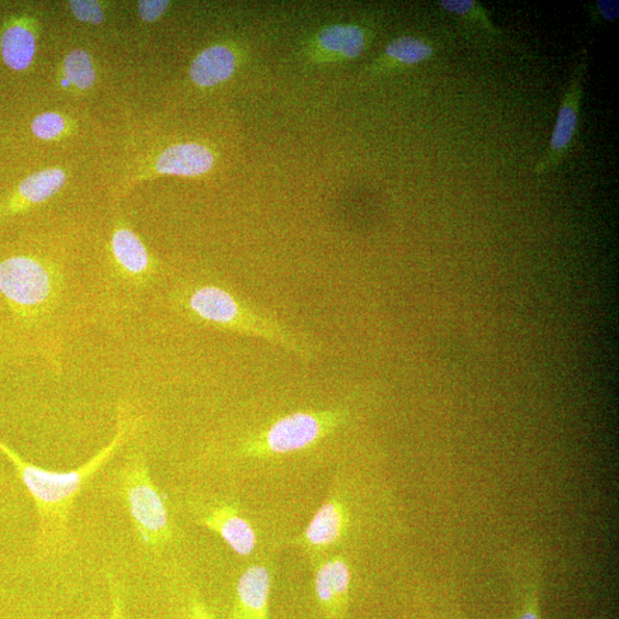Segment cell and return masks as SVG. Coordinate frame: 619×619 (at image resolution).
I'll use <instances>...</instances> for the list:
<instances>
[{"mask_svg":"<svg viewBox=\"0 0 619 619\" xmlns=\"http://www.w3.org/2000/svg\"><path fill=\"white\" fill-rule=\"evenodd\" d=\"M140 419L125 405L119 410L113 441L83 466L69 472L46 471L23 460L0 442L2 452L31 494L38 515L37 551L43 559H57L72 545L70 516L75 500L106 463L137 434Z\"/></svg>","mask_w":619,"mask_h":619,"instance_id":"6da1fadb","label":"cell"},{"mask_svg":"<svg viewBox=\"0 0 619 619\" xmlns=\"http://www.w3.org/2000/svg\"><path fill=\"white\" fill-rule=\"evenodd\" d=\"M110 487L131 518L140 548L151 554L167 549L173 539L170 514L142 450L127 454L110 475Z\"/></svg>","mask_w":619,"mask_h":619,"instance_id":"7a4b0ae2","label":"cell"},{"mask_svg":"<svg viewBox=\"0 0 619 619\" xmlns=\"http://www.w3.org/2000/svg\"><path fill=\"white\" fill-rule=\"evenodd\" d=\"M60 290V275L36 258L14 256L0 263V294L24 320L47 314Z\"/></svg>","mask_w":619,"mask_h":619,"instance_id":"3957f363","label":"cell"},{"mask_svg":"<svg viewBox=\"0 0 619 619\" xmlns=\"http://www.w3.org/2000/svg\"><path fill=\"white\" fill-rule=\"evenodd\" d=\"M345 419L341 409L296 412L249 438L239 452L244 457L262 458L301 451L337 430Z\"/></svg>","mask_w":619,"mask_h":619,"instance_id":"277c9868","label":"cell"},{"mask_svg":"<svg viewBox=\"0 0 619 619\" xmlns=\"http://www.w3.org/2000/svg\"><path fill=\"white\" fill-rule=\"evenodd\" d=\"M190 312L202 322L256 335L272 342L303 353L301 346L290 335L261 316L250 312L236 297L215 286L194 290L188 299Z\"/></svg>","mask_w":619,"mask_h":619,"instance_id":"5b68a950","label":"cell"},{"mask_svg":"<svg viewBox=\"0 0 619 619\" xmlns=\"http://www.w3.org/2000/svg\"><path fill=\"white\" fill-rule=\"evenodd\" d=\"M588 70V50L583 48L574 64L571 81L562 97L551 139L543 157L533 168L536 177L555 171L571 153L578 134L584 87Z\"/></svg>","mask_w":619,"mask_h":619,"instance_id":"8992f818","label":"cell"},{"mask_svg":"<svg viewBox=\"0 0 619 619\" xmlns=\"http://www.w3.org/2000/svg\"><path fill=\"white\" fill-rule=\"evenodd\" d=\"M194 522L217 533L232 551L249 556L256 549L257 536L238 508L225 503H192Z\"/></svg>","mask_w":619,"mask_h":619,"instance_id":"52a82bcc","label":"cell"},{"mask_svg":"<svg viewBox=\"0 0 619 619\" xmlns=\"http://www.w3.org/2000/svg\"><path fill=\"white\" fill-rule=\"evenodd\" d=\"M349 525V513L344 500L338 495L327 499L315 514L314 518L299 543L308 551H323L341 540Z\"/></svg>","mask_w":619,"mask_h":619,"instance_id":"ba28073f","label":"cell"},{"mask_svg":"<svg viewBox=\"0 0 619 619\" xmlns=\"http://www.w3.org/2000/svg\"><path fill=\"white\" fill-rule=\"evenodd\" d=\"M271 575L263 564H252L240 576L234 619H269Z\"/></svg>","mask_w":619,"mask_h":619,"instance_id":"9c48e42d","label":"cell"},{"mask_svg":"<svg viewBox=\"0 0 619 619\" xmlns=\"http://www.w3.org/2000/svg\"><path fill=\"white\" fill-rule=\"evenodd\" d=\"M215 165L213 151L196 143L177 144L165 149L154 171L161 175L198 177L210 172Z\"/></svg>","mask_w":619,"mask_h":619,"instance_id":"30bf717a","label":"cell"},{"mask_svg":"<svg viewBox=\"0 0 619 619\" xmlns=\"http://www.w3.org/2000/svg\"><path fill=\"white\" fill-rule=\"evenodd\" d=\"M114 260L122 274L136 283L148 281L154 263L143 241L132 229L120 227L112 237Z\"/></svg>","mask_w":619,"mask_h":619,"instance_id":"8fae6325","label":"cell"},{"mask_svg":"<svg viewBox=\"0 0 619 619\" xmlns=\"http://www.w3.org/2000/svg\"><path fill=\"white\" fill-rule=\"evenodd\" d=\"M236 69L234 50L225 45H214L202 50L194 59L190 77L200 88H213L228 81Z\"/></svg>","mask_w":619,"mask_h":619,"instance_id":"7c38bea8","label":"cell"},{"mask_svg":"<svg viewBox=\"0 0 619 619\" xmlns=\"http://www.w3.org/2000/svg\"><path fill=\"white\" fill-rule=\"evenodd\" d=\"M66 178L65 171L58 168L46 169L30 176L20 184L15 198L0 210V214H15L30 205L50 199L63 189Z\"/></svg>","mask_w":619,"mask_h":619,"instance_id":"4fadbf2b","label":"cell"},{"mask_svg":"<svg viewBox=\"0 0 619 619\" xmlns=\"http://www.w3.org/2000/svg\"><path fill=\"white\" fill-rule=\"evenodd\" d=\"M436 54L432 43L416 36H401L385 46L383 54L372 67L374 74H384L396 68L413 67L429 61Z\"/></svg>","mask_w":619,"mask_h":619,"instance_id":"5bb4252c","label":"cell"},{"mask_svg":"<svg viewBox=\"0 0 619 619\" xmlns=\"http://www.w3.org/2000/svg\"><path fill=\"white\" fill-rule=\"evenodd\" d=\"M317 43L330 57L354 60L367 50L369 35L356 24H333L319 33Z\"/></svg>","mask_w":619,"mask_h":619,"instance_id":"9a60e30c","label":"cell"},{"mask_svg":"<svg viewBox=\"0 0 619 619\" xmlns=\"http://www.w3.org/2000/svg\"><path fill=\"white\" fill-rule=\"evenodd\" d=\"M0 52L12 70L29 69L36 54V35L32 25L22 20L10 23L0 37Z\"/></svg>","mask_w":619,"mask_h":619,"instance_id":"2e32d148","label":"cell"},{"mask_svg":"<svg viewBox=\"0 0 619 619\" xmlns=\"http://www.w3.org/2000/svg\"><path fill=\"white\" fill-rule=\"evenodd\" d=\"M438 7L446 12L466 21L488 35L498 37L502 32L489 18L485 8L475 0H440Z\"/></svg>","mask_w":619,"mask_h":619,"instance_id":"e0dca14e","label":"cell"},{"mask_svg":"<svg viewBox=\"0 0 619 619\" xmlns=\"http://www.w3.org/2000/svg\"><path fill=\"white\" fill-rule=\"evenodd\" d=\"M65 80L80 90H89L95 82V70L88 52L74 49L64 61Z\"/></svg>","mask_w":619,"mask_h":619,"instance_id":"ac0fdd59","label":"cell"},{"mask_svg":"<svg viewBox=\"0 0 619 619\" xmlns=\"http://www.w3.org/2000/svg\"><path fill=\"white\" fill-rule=\"evenodd\" d=\"M327 564L335 600H337V605L340 611L341 607L346 604L349 595L351 583L350 566L348 562L340 555L327 560Z\"/></svg>","mask_w":619,"mask_h":619,"instance_id":"d6986e66","label":"cell"},{"mask_svg":"<svg viewBox=\"0 0 619 619\" xmlns=\"http://www.w3.org/2000/svg\"><path fill=\"white\" fill-rule=\"evenodd\" d=\"M315 589L322 608L330 616H337L339 608L335 600L327 561L318 566L315 577Z\"/></svg>","mask_w":619,"mask_h":619,"instance_id":"ffe728a7","label":"cell"},{"mask_svg":"<svg viewBox=\"0 0 619 619\" xmlns=\"http://www.w3.org/2000/svg\"><path fill=\"white\" fill-rule=\"evenodd\" d=\"M66 128L65 119L57 113H43L36 116L32 123L33 134L42 140H54L59 137Z\"/></svg>","mask_w":619,"mask_h":619,"instance_id":"44dd1931","label":"cell"},{"mask_svg":"<svg viewBox=\"0 0 619 619\" xmlns=\"http://www.w3.org/2000/svg\"><path fill=\"white\" fill-rule=\"evenodd\" d=\"M69 9L74 16L81 22L100 24L103 21V12L97 2L91 0H71Z\"/></svg>","mask_w":619,"mask_h":619,"instance_id":"7402d4cb","label":"cell"},{"mask_svg":"<svg viewBox=\"0 0 619 619\" xmlns=\"http://www.w3.org/2000/svg\"><path fill=\"white\" fill-rule=\"evenodd\" d=\"M593 21L600 23H614L619 18V2L617 0H597L588 7Z\"/></svg>","mask_w":619,"mask_h":619,"instance_id":"603a6c76","label":"cell"},{"mask_svg":"<svg viewBox=\"0 0 619 619\" xmlns=\"http://www.w3.org/2000/svg\"><path fill=\"white\" fill-rule=\"evenodd\" d=\"M169 4L170 3L165 2V0H144L138 7L139 14L144 21L154 22L165 14Z\"/></svg>","mask_w":619,"mask_h":619,"instance_id":"cb8c5ba5","label":"cell"},{"mask_svg":"<svg viewBox=\"0 0 619 619\" xmlns=\"http://www.w3.org/2000/svg\"><path fill=\"white\" fill-rule=\"evenodd\" d=\"M110 588L113 601L111 619H127L120 585L114 578L110 579Z\"/></svg>","mask_w":619,"mask_h":619,"instance_id":"d4e9b609","label":"cell"},{"mask_svg":"<svg viewBox=\"0 0 619 619\" xmlns=\"http://www.w3.org/2000/svg\"><path fill=\"white\" fill-rule=\"evenodd\" d=\"M188 619H213L209 608L196 596H192L188 607Z\"/></svg>","mask_w":619,"mask_h":619,"instance_id":"484cf974","label":"cell"},{"mask_svg":"<svg viewBox=\"0 0 619 619\" xmlns=\"http://www.w3.org/2000/svg\"><path fill=\"white\" fill-rule=\"evenodd\" d=\"M521 619H538V618H537V616L534 615V612L529 611V612H526V614L521 617Z\"/></svg>","mask_w":619,"mask_h":619,"instance_id":"4316f807","label":"cell"},{"mask_svg":"<svg viewBox=\"0 0 619 619\" xmlns=\"http://www.w3.org/2000/svg\"><path fill=\"white\" fill-rule=\"evenodd\" d=\"M61 86H63L64 88H67V87H69L70 85H69V82H68L67 80L63 79Z\"/></svg>","mask_w":619,"mask_h":619,"instance_id":"83f0119b","label":"cell"}]
</instances>
